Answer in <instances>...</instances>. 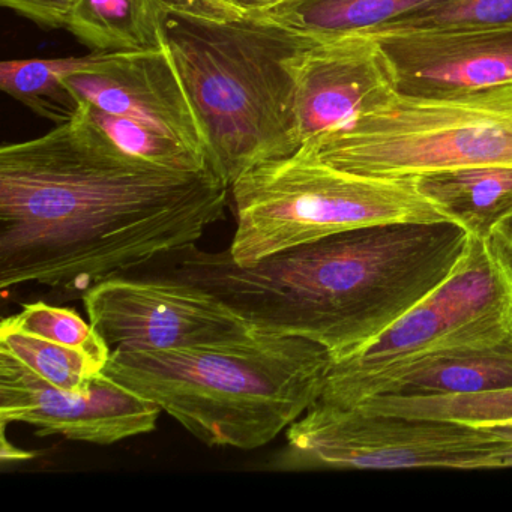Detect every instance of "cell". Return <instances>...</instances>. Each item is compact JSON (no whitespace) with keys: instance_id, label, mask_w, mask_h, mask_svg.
Masks as SVG:
<instances>
[{"instance_id":"4fadbf2b","label":"cell","mask_w":512,"mask_h":512,"mask_svg":"<svg viewBox=\"0 0 512 512\" xmlns=\"http://www.w3.org/2000/svg\"><path fill=\"white\" fill-rule=\"evenodd\" d=\"M395 94L370 35L316 44L296 64V128L301 145L370 112Z\"/></svg>"},{"instance_id":"30bf717a","label":"cell","mask_w":512,"mask_h":512,"mask_svg":"<svg viewBox=\"0 0 512 512\" xmlns=\"http://www.w3.org/2000/svg\"><path fill=\"white\" fill-rule=\"evenodd\" d=\"M161 409L101 373L85 392L56 388L0 350V422L32 425L38 436L113 445L157 428Z\"/></svg>"},{"instance_id":"83f0119b","label":"cell","mask_w":512,"mask_h":512,"mask_svg":"<svg viewBox=\"0 0 512 512\" xmlns=\"http://www.w3.org/2000/svg\"><path fill=\"white\" fill-rule=\"evenodd\" d=\"M499 428H503V430H505L506 433L511 434V436H512V427H499Z\"/></svg>"},{"instance_id":"44dd1931","label":"cell","mask_w":512,"mask_h":512,"mask_svg":"<svg viewBox=\"0 0 512 512\" xmlns=\"http://www.w3.org/2000/svg\"><path fill=\"white\" fill-rule=\"evenodd\" d=\"M506 386H512V355L494 353L433 362L403 377L388 394H467Z\"/></svg>"},{"instance_id":"603a6c76","label":"cell","mask_w":512,"mask_h":512,"mask_svg":"<svg viewBox=\"0 0 512 512\" xmlns=\"http://www.w3.org/2000/svg\"><path fill=\"white\" fill-rule=\"evenodd\" d=\"M437 29H512V0H443L380 32Z\"/></svg>"},{"instance_id":"7402d4cb","label":"cell","mask_w":512,"mask_h":512,"mask_svg":"<svg viewBox=\"0 0 512 512\" xmlns=\"http://www.w3.org/2000/svg\"><path fill=\"white\" fill-rule=\"evenodd\" d=\"M7 325L29 334L40 335L55 343L83 350L109 364L112 349L73 308L53 307L46 302L23 305L20 313L2 320Z\"/></svg>"},{"instance_id":"6da1fadb","label":"cell","mask_w":512,"mask_h":512,"mask_svg":"<svg viewBox=\"0 0 512 512\" xmlns=\"http://www.w3.org/2000/svg\"><path fill=\"white\" fill-rule=\"evenodd\" d=\"M229 184L131 157L76 118L0 149V287L83 296L194 247L223 220Z\"/></svg>"},{"instance_id":"ba28073f","label":"cell","mask_w":512,"mask_h":512,"mask_svg":"<svg viewBox=\"0 0 512 512\" xmlns=\"http://www.w3.org/2000/svg\"><path fill=\"white\" fill-rule=\"evenodd\" d=\"M287 463L335 469L512 467V436L503 428L406 418L316 400L287 428Z\"/></svg>"},{"instance_id":"7a4b0ae2","label":"cell","mask_w":512,"mask_h":512,"mask_svg":"<svg viewBox=\"0 0 512 512\" xmlns=\"http://www.w3.org/2000/svg\"><path fill=\"white\" fill-rule=\"evenodd\" d=\"M452 221L391 223L335 233L241 266L229 250L158 257L143 274L194 284L259 334L301 337L353 358L436 290L469 251Z\"/></svg>"},{"instance_id":"9a60e30c","label":"cell","mask_w":512,"mask_h":512,"mask_svg":"<svg viewBox=\"0 0 512 512\" xmlns=\"http://www.w3.org/2000/svg\"><path fill=\"white\" fill-rule=\"evenodd\" d=\"M415 179L419 193L452 223L484 239L512 211V166H479Z\"/></svg>"},{"instance_id":"9c48e42d","label":"cell","mask_w":512,"mask_h":512,"mask_svg":"<svg viewBox=\"0 0 512 512\" xmlns=\"http://www.w3.org/2000/svg\"><path fill=\"white\" fill-rule=\"evenodd\" d=\"M89 322L112 352L247 343L259 332L206 290L157 275H118L83 295Z\"/></svg>"},{"instance_id":"52a82bcc","label":"cell","mask_w":512,"mask_h":512,"mask_svg":"<svg viewBox=\"0 0 512 512\" xmlns=\"http://www.w3.org/2000/svg\"><path fill=\"white\" fill-rule=\"evenodd\" d=\"M512 355V296L484 241L451 275L362 352L334 362L317 400L355 406L442 359Z\"/></svg>"},{"instance_id":"cb8c5ba5","label":"cell","mask_w":512,"mask_h":512,"mask_svg":"<svg viewBox=\"0 0 512 512\" xmlns=\"http://www.w3.org/2000/svg\"><path fill=\"white\" fill-rule=\"evenodd\" d=\"M2 7L16 11L43 28H67L77 0H0Z\"/></svg>"},{"instance_id":"8992f818","label":"cell","mask_w":512,"mask_h":512,"mask_svg":"<svg viewBox=\"0 0 512 512\" xmlns=\"http://www.w3.org/2000/svg\"><path fill=\"white\" fill-rule=\"evenodd\" d=\"M299 152L377 178L512 166V88L443 98L395 92L370 112L314 137Z\"/></svg>"},{"instance_id":"2e32d148","label":"cell","mask_w":512,"mask_h":512,"mask_svg":"<svg viewBox=\"0 0 512 512\" xmlns=\"http://www.w3.org/2000/svg\"><path fill=\"white\" fill-rule=\"evenodd\" d=\"M65 29L92 52L166 47L160 0H77Z\"/></svg>"},{"instance_id":"5bb4252c","label":"cell","mask_w":512,"mask_h":512,"mask_svg":"<svg viewBox=\"0 0 512 512\" xmlns=\"http://www.w3.org/2000/svg\"><path fill=\"white\" fill-rule=\"evenodd\" d=\"M440 2L443 0H286L251 14L325 43L377 34Z\"/></svg>"},{"instance_id":"4316f807","label":"cell","mask_w":512,"mask_h":512,"mask_svg":"<svg viewBox=\"0 0 512 512\" xmlns=\"http://www.w3.org/2000/svg\"><path fill=\"white\" fill-rule=\"evenodd\" d=\"M2 460L4 461H17V460H29V458H34V452H26L22 451V449L14 448V446H10L8 443L7 437H5V430L2 428Z\"/></svg>"},{"instance_id":"d4e9b609","label":"cell","mask_w":512,"mask_h":512,"mask_svg":"<svg viewBox=\"0 0 512 512\" xmlns=\"http://www.w3.org/2000/svg\"><path fill=\"white\" fill-rule=\"evenodd\" d=\"M482 241L512 296V211L500 218Z\"/></svg>"},{"instance_id":"ffe728a7","label":"cell","mask_w":512,"mask_h":512,"mask_svg":"<svg viewBox=\"0 0 512 512\" xmlns=\"http://www.w3.org/2000/svg\"><path fill=\"white\" fill-rule=\"evenodd\" d=\"M77 118L97 128L110 142L131 157L181 172L212 170L202 151L151 125L103 112L89 104H82Z\"/></svg>"},{"instance_id":"277c9868","label":"cell","mask_w":512,"mask_h":512,"mask_svg":"<svg viewBox=\"0 0 512 512\" xmlns=\"http://www.w3.org/2000/svg\"><path fill=\"white\" fill-rule=\"evenodd\" d=\"M332 364L313 341L259 334L226 346L112 352L104 374L160 406L205 445L250 451L310 409Z\"/></svg>"},{"instance_id":"d6986e66","label":"cell","mask_w":512,"mask_h":512,"mask_svg":"<svg viewBox=\"0 0 512 512\" xmlns=\"http://www.w3.org/2000/svg\"><path fill=\"white\" fill-rule=\"evenodd\" d=\"M0 350L50 385L70 392L88 391L107 365L83 350L20 331L5 322L0 325Z\"/></svg>"},{"instance_id":"5b68a950","label":"cell","mask_w":512,"mask_h":512,"mask_svg":"<svg viewBox=\"0 0 512 512\" xmlns=\"http://www.w3.org/2000/svg\"><path fill=\"white\" fill-rule=\"evenodd\" d=\"M230 194L236 230L229 253L241 266L362 227L451 221L415 179L359 175L299 151L248 170Z\"/></svg>"},{"instance_id":"484cf974","label":"cell","mask_w":512,"mask_h":512,"mask_svg":"<svg viewBox=\"0 0 512 512\" xmlns=\"http://www.w3.org/2000/svg\"><path fill=\"white\" fill-rule=\"evenodd\" d=\"M224 2L239 8V10L253 13V11H265L269 10V8L277 7V5L283 4L286 0H224Z\"/></svg>"},{"instance_id":"8fae6325","label":"cell","mask_w":512,"mask_h":512,"mask_svg":"<svg viewBox=\"0 0 512 512\" xmlns=\"http://www.w3.org/2000/svg\"><path fill=\"white\" fill-rule=\"evenodd\" d=\"M395 92L443 98L512 88V29H437L370 35Z\"/></svg>"},{"instance_id":"ac0fdd59","label":"cell","mask_w":512,"mask_h":512,"mask_svg":"<svg viewBox=\"0 0 512 512\" xmlns=\"http://www.w3.org/2000/svg\"><path fill=\"white\" fill-rule=\"evenodd\" d=\"M353 407L371 413L460 422L475 427H512V386L467 394H385Z\"/></svg>"},{"instance_id":"3957f363","label":"cell","mask_w":512,"mask_h":512,"mask_svg":"<svg viewBox=\"0 0 512 512\" xmlns=\"http://www.w3.org/2000/svg\"><path fill=\"white\" fill-rule=\"evenodd\" d=\"M160 4L212 170L232 187L253 167L296 154V64L319 43L224 0Z\"/></svg>"},{"instance_id":"7c38bea8","label":"cell","mask_w":512,"mask_h":512,"mask_svg":"<svg viewBox=\"0 0 512 512\" xmlns=\"http://www.w3.org/2000/svg\"><path fill=\"white\" fill-rule=\"evenodd\" d=\"M65 83L80 104L151 125L206 155L202 128L167 47L106 53Z\"/></svg>"},{"instance_id":"e0dca14e","label":"cell","mask_w":512,"mask_h":512,"mask_svg":"<svg viewBox=\"0 0 512 512\" xmlns=\"http://www.w3.org/2000/svg\"><path fill=\"white\" fill-rule=\"evenodd\" d=\"M109 52L79 58L14 59L0 64V88L37 115L58 125L73 122L82 110L65 79L97 64Z\"/></svg>"}]
</instances>
